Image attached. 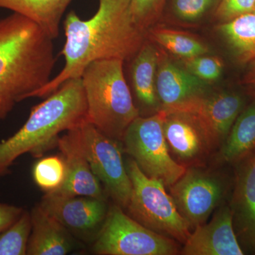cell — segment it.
<instances>
[{
	"mask_svg": "<svg viewBox=\"0 0 255 255\" xmlns=\"http://www.w3.org/2000/svg\"><path fill=\"white\" fill-rule=\"evenodd\" d=\"M63 28L65 43L60 54L65 66L33 97L46 98L63 82L81 78L87 65L97 60L129 61L147 40V32L134 20L131 0H99L97 12L87 20L70 11Z\"/></svg>",
	"mask_w": 255,
	"mask_h": 255,
	"instance_id": "cell-1",
	"label": "cell"
},
{
	"mask_svg": "<svg viewBox=\"0 0 255 255\" xmlns=\"http://www.w3.org/2000/svg\"><path fill=\"white\" fill-rule=\"evenodd\" d=\"M53 41L21 15L0 19V120L51 80L56 62Z\"/></svg>",
	"mask_w": 255,
	"mask_h": 255,
	"instance_id": "cell-2",
	"label": "cell"
},
{
	"mask_svg": "<svg viewBox=\"0 0 255 255\" xmlns=\"http://www.w3.org/2000/svg\"><path fill=\"white\" fill-rule=\"evenodd\" d=\"M87 105L81 78L63 82L46 100L31 109L23 127L0 142V178L11 173L24 154L41 157L58 147L60 134L87 122Z\"/></svg>",
	"mask_w": 255,
	"mask_h": 255,
	"instance_id": "cell-3",
	"label": "cell"
},
{
	"mask_svg": "<svg viewBox=\"0 0 255 255\" xmlns=\"http://www.w3.org/2000/svg\"><path fill=\"white\" fill-rule=\"evenodd\" d=\"M124 64L118 59L97 60L87 65L81 75L87 122L121 142L130 124L140 117L124 76Z\"/></svg>",
	"mask_w": 255,
	"mask_h": 255,
	"instance_id": "cell-4",
	"label": "cell"
},
{
	"mask_svg": "<svg viewBox=\"0 0 255 255\" xmlns=\"http://www.w3.org/2000/svg\"><path fill=\"white\" fill-rule=\"evenodd\" d=\"M126 167L132 184L127 208L129 216L151 231L184 244L191 235L190 226L163 183L147 177L132 159Z\"/></svg>",
	"mask_w": 255,
	"mask_h": 255,
	"instance_id": "cell-5",
	"label": "cell"
},
{
	"mask_svg": "<svg viewBox=\"0 0 255 255\" xmlns=\"http://www.w3.org/2000/svg\"><path fill=\"white\" fill-rule=\"evenodd\" d=\"M167 114L159 110L149 117H138L124 134V150L147 177L170 187L185 173V166L170 155L164 132Z\"/></svg>",
	"mask_w": 255,
	"mask_h": 255,
	"instance_id": "cell-6",
	"label": "cell"
},
{
	"mask_svg": "<svg viewBox=\"0 0 255 255\" xmlns=\"http://www.w3.org/2000/svg\"><path fill=\"white\" fill-rule=\"evenodd\" d=\"M94 253L100 255H174V240L154 232L126 214L114 203L94 241Z\"/></svg>",
	"mask_w": 255,
	"mask_h": 255,
	"instance_id": "cell-7",
	"label": "cell"
},
{
	"mask_svg": "<svg viewBox=\"0 0 255 255\" xmlns=\"http://www.w3.org/2000/svg\"><path fill=\"white\" fill-rule=\"evenodd\" d=\"M82 144L93 173L114 203L127 209L132 184L122 157L123 145L89 122L80 127Z\"/></svg>",
	"mask_w": 255,
	"mask_h": 255,
	"instance_id": "cell-8",
	"label": "cell"
},
{
	"mask_svg": "<svg viewBox=\"0 0 255 255\" xmlns=\"http://www.w3.org/2000/svg\"><path fill=\"white\" fill-rule=\"evenodd\" d=\"M169 187L178 211L192 228L205 223L221 205L230 182L220 174L192 166Z\"/></svg>",
	"mask_w": 255,
	"mask_h": 255,
	"instance_id": "cell-9",
	"label": "cell"
},
{
	"mask_svg": "<svg viewBox=\"0 0 255 255\" xmlns=\"http://www.w3.org/2000/svg\"><path fill=\"white\" fill-rule=\"evenodd\" d=\"M244 99L234 92L196 96L172 107L161 108L167 114L184 113L195 119L213 150L220 149L233 124L244 108Z\"/></svg>",
	"mask_w": 255,
	"mask_h": 255,
	"instance_id": "cell-10",
	"label": "cell"
},
{
	"mask_svg": "<svg viewBox=\"0 0 255 255\" xmlns=\"http://www.w3.org/2000/svg\"><path fill=\"white\" fill-rule=\"evenodd\" d=\"M39 205L73 235L95 241L108 212L106 199L47 193Z\"/></svg>",
	"mask_w": 255,
	"mask_h": 255,
	"instance_id": "cell-11",
	"label": "cell"
},
{
	"mask_svg": "<svg viewBox=\"0 0 255 255\" xmlns=\"http://www.w3.org/2000/svg\"><path fill=\"white\" fill-rule=\"evenodd\" d=\"M80 126L68 130L58 139V147L66 166V177L61 187L53 193L105 199L100 180L92 172L87 159L82 144Z\"/></svg>",
	"mask_w": 255,
	"mask_h": 255,
	"instance_id": "cell-12",
	"label": "cell"
},
{
	"mask_svg": "<svg viewBox=\"0 0 255 255\" xmlns=\"http://www.w3.org/2000/svg\"><path fill=\"white\" fill-rule=\"evenodd\" d=\"M229 206L245 254L255 255V154L236 166Z\"/></svg>",
	"mask_w": 255,
	"mask_h": 255,
	"instance_id": "cell-13",
	"label": "cell"
},
{
	"mask_svg": "<svg viewBox=\"0 0 255 255\" xmlns=\"http://www.w3.org/2000/svg\"><path fill=\"white\" fill-rule=\"evenodd\" d=\"M184 255H243L233 227L229 204H223L207 224L194 228L184 243Z\"/></svg>",
	"mask_w": 255,
	"mask_h": 255,
	"instance_id": "cell-14",
	"label": "cell"
},
{
	"mask_svg": "<svg viewBox=\"0 0 255 255\" xmlns=\"http://www.w3.org/2000/svg\"><path fill=\"white\" fill-rule=\"evenodd\" d=\"M164 132L169 152L183 165L198 163L214 151L200 126L189 114H167Z\"/></svg>",
	"mask_w": 255,
	"mask_h": 255,
	"instance_id": "cell-15",
	"label": "cell"
},
{
	"mask_svg": "<svg viewBox=\"0 0 255 255\" xmlns=\"http://www.w3.org/2000/svg\"><path fill=\"white\" fill-rule=\"evenodd\" d=\"M30 214L32 228L26 255H65L80 248L73 235L39 204Z\"/></svg>",
	"mask_w": 255,
	"mask_h": 255,
	"instance_id": "cell-16",
	"label": "cell"
},
{
	"mask_svg": "<svg viewBox=\"0 0 255 255\" xmlns=\"http://www.w3.org/2000/svg\"><path fill=\"white\" fill-rule=\"evenodd\" d=\"M208 82L180 68L164 54L159 55L156 91L162 107H172L206 93Z\"/></svg>",
	"mask_w": 255,
	"mask_h": 255,
	"instance_id": "cell-17",
	"label": "cell"
},
{
	"mask_svg": "<svg viewBox=\"0 0 255 255\" xmlns=\"http://www.w3.org/2000/svg\"><path fill=\"white\" fill-rule=\"evenodd\" d=\"M73 0H0V8L11 10L36 23L52 39L58 38L62 18Z\"/></svg>",
	"mask_w": 255,
	"mask_h": 255,
	"instance_id": "cell-18",
	"label": "cell"
},
{
	"mask_svg": "<svg viewBox=\"0 0 255 255\" xmlns=\"http://www.w3.org/2000/svg\"><path fill=\"white\" fill-rule=\"evenodd\" d=\"M219 162L237 166L255 154V102L242 111L220 147Z\"/></svg>",
	"mask_w": 255,
	"mask_h": 255,
	"instance_id": "cell-19",
	"label": "cell"
},
{
	"mask_svg": "<svg viewBox=\"0 0 255 255\" xmlns=\"http://www.w3.org/2000/svg\"><path fill=\"white\" fill-rule=\"evenodd\" d=\"M159 55L157 48L147 40L136 55L130 60L132 89L137 100L146 107H156L158 102L156 74Z\"/></svg>",
	"mask_w": 255,
	"mask_h": 255,
	"instance_id": "cell-20",
	"label": "cell"
},
{
	"mask_svg": "<svg viewBox=\"0 0 255 255\" xmlns=\"http://www.w3.org/2000/svg\"><path fill=\"white\" fill-rule=\"evenodd\" d=\"M218 30L241 63L255 61V13L223 22Z\"/></svg>",
	"mask_w": 255,
	"mask_h": 255,
	"instance_id": "cell-21",
	"label": "cell"
},
{
	"mask_svg": "<svg viewBox=\"0 0 255 255\" xmlns=\"http://www.w3.org/2000/svg\"><path fill=\"white\" fill-rule=\"evenodd\" d=\"M147 37L182 59L206 55L209 48L199 40L185 33L169 29L149 30Z\"/></svg>",
	"mask_w": 255,
	"mask_h": 255,
	"instance_id": "cell-22",
	"label": "cell"
},
{
	"mask_svg": "<svg viewBox=\"0 0 255 255\" xmlns=\"http://www.w3.org/2000/svg\"><path fill=\"white\" fill-rule=\"evenodd\" d=\"M33 180L41 190L53 193L59 189L66 177V166L61 155L44 157L33 167Z\"/></svg>",
	"mask_w": 255,
	"mask_h": 255,
	"instance_id": "cell-23",
	"label": "cell"
},
{
	"mask_svg": "<svg viewBox=\"0 0 255 255\" xmlns=\"http://www.w3.org/2000/svg\"><path fill=\"white\" fill-rule=\"evenodd\" d=\"M31 214L23 211L16 222L0 234V255H25L31 232Z\"/></svg>",
	"mask_w": 255,
	"mask_h": 255,
	"instance_id": "cell-24",
	"label": "cell"
},
{
	"mask_svg": "<svg viewBox=\"0 0 255 255\" xmlns=\"http://www.w3.org/2000/svg\"><path fill=\"white\" fill-rule=\"evenodd\" d=\"M167 0H131L134 20L143 31L148 32L163 13Z\"/></svg>",
	"mask_w": 255,
	"mask_h": 255,
	"instance_id": "cell-25",
	"label": "cell"
},
{
	"mask_svg": "<svg viewBox=\"0 0 255 255\" xmlns=\"http://www.w3.org/2000/svg\"><path fill=\"white\" fill-rule=\"evenodd\" d=\"M182 63L186 70L206 82L216 81L223 72L222 61L216 57L199 55L182 59Z\"/></svg>",
	"mask_w": 255,
	"mask_h": 255,
	"instance_id": "cell-26",
	"label": "cell"
},
{
	"mask_svg": "<svg viewBox=\"0 0 255 255\" xmlns=\"http://www.w3.org/2000/svg\"><path fill=\"white\" fill-rule=\"evenodd\" d=\"M219 0H171V9L177 18L194 21L215 9Z\"/></svg>",
	"mask_w": 255,
	"mask_h": 255,
	"instance_id": "cell-27",
	"label": "cell"
},
{
	"mask_svg": "<svg viewBox=\"0 0 255 255\" xmlns=\"http://www.w3.org/2000/svg\"><path fill=\"white\" fill-rule=\"evenodd\" d=\"M255 6V0H219L215 7L214 14L220 21L226 22L253 12Z\"/></svg>",
	"mask_w": 255,
	"mask_h": 255,
	"instance_id": "cell-28",
	"label": "cell"
},
{
	"mask_svg": "<svg viewBox=\"0 0 255 255\" xmlns=\"http://www.w3.org/2000/svg\"><path fill=\"white\" fill-rule=\"evenodd\" d=\"M23 211L18 206L0 203V234L17 221Z\"/></svg>",
	"mask_w": 255,
	"mask_h": 255,
	"instance_id": "cell-29",
	"label": "cell"
},
{
	"mask_svg": "<svg viewBox=\"0 0 255 255\" xmlns=\"http://www.w3.org/2000/svg\"><path fill=\"white\" fill-rule=\"evenodd\" d=\"M254 65L252 67L251 71L247 75L246 82L251 84L255 87V61L253 62Z\"/></svg>",
	"mask_w": 255,
	"mask_h": 255,
	"instance_id": "cell-30",
	"label": "cell"
},
{
	"mask_svg": "<svg viewBox=\"0 0 255 255\" xmlns=\"http://www.w3.org/2000/svg\"><path fill=\"white\" fill-rule=\"evenodd\" d=\"M253 12H255V6L254 11H253Z\"/></svg>",
	"mask_w": 255,
	"mask_h": 255,
	"instance_id": "cell-31",
	"label": "cell"
}]
</instances>
